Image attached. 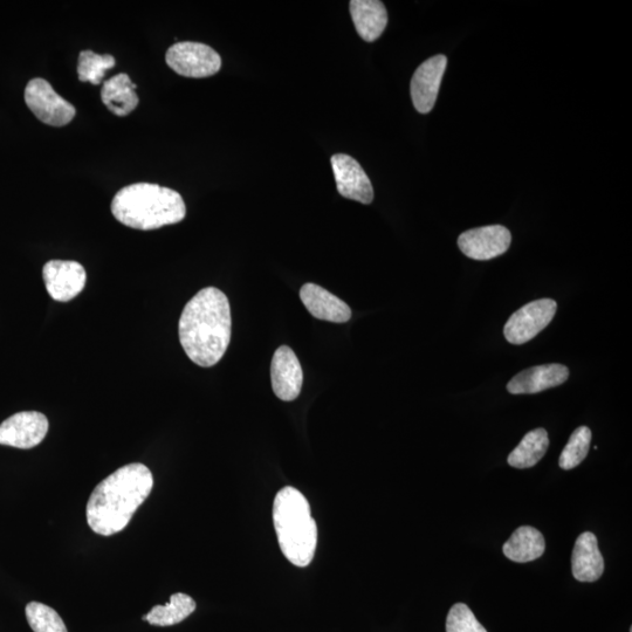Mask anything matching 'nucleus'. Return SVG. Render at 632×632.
I'll return each mask as SVG.
<instances>
[{"instance_id": "nucleus-1", "label": "nucleus", "mask_w": 632, "mask_h": 632, "mask_svg": "<svg viewBox=\"0 0 632 632\" xmlns=\"http://www.w3.org/2000/svg\"><path fill=\"white\" fill-rule=\"evenodd\" d=\"M232 318L228 297L216 287L199 291L185 305L178 333L189 359L210 368L223 359L231 341Z\"/></svg>"}, {"instance_id": "nucleus-2", "label": "nucleus", "mask_w": 632, "mask_h": 632, "mask_svg": "<svg viewBox=\"0 0 632 632\" xmlns=\"http://www.w3.org/2000/svg\"><path fill=\"white\" fill-rule=\"evenodd\" d=\"M153 486V473L146 465L122 466L103 479L89 497L86 510L89 527L103 537L125 530Z\"/></svg>"}, {"instance_id": "nucleus-3", "label": "nucleus", "mask_w": 632, "mask_h": 632, "mask_svg": "<svg viewBox=\"0 0 632 632\" xmlns=\"http://www.w3.org/2000/svg\"><path fill=\"white\" fill-rule=\"evenodd\" d=\"M116 221L135 230L150 231L181 223L187 206L177 191L153 183H135L113 198Z\"/></svg>"}, {"instance_id": "nucleus-4", "label": "nucleus", "mask_w": 632, "mask_h": 632, "mask_svg": "<svg viewBox=\"0 0 632 632\" xmlns=\"http://www.w3.org/2000/svg\"><path fill=\"white\" fill-rule=\"evenodd\" d=\"M273 524L285 558L294 566H309L318 546V526L304 494L291 486L279 491L273 503Z\"/></svg>"}, {"instance_id": "nucleus-5", "label": "nucleus", "mask_w": 632, "mask_h": 632, "mask_svg": "<svg viewBox=\"0 0 632 632\" xmlns=\"http://www.w3.org/2000/svg\"><path fill=\"white\" fill-rule=\"evenodd\" d=\"M166 61L177 74L195 79L212 77L222 68V58L214 48L194 41H182L171 46Z\"/></svg>"}, {"instance_id": "nucleus-6", "label": "nucleus", "mask_w": 632, "mask_h": 632, "mask_svg": "<svg viewBox=\"0 0 632 632\" xmlns=\"http://www.w3.org/2000/svg\"><path fill=\"white\" fill-rule=\"evenodd\" d=\"M25 102L37 118L52 127L68 125L77 114L71 102L60 96L47 80L32 79L25 88Z\"/></svg>"}, {"instance_id": "nucleus-7", "label": "nucleus", "mask_w": 632, "mask_h": 632, "mask_svg": "<svg viewBox=\"0 0 632 632\" xmlns=\"http://www.w3.org/2000/svg\"><path fill=\"white\" fill-rule=\"evenodd\" d=\"M558 309L553 299H540L521 307L506 322L504 335L512 345H524L551 324Z\"/></svg>"}, {"instance_id": "nucleus-8", "label": "nucleus", "mask_w": 632, "mask_h": 632, "mask_svg": "<svg viewBox=\"0 0 632 632\" xmlns=\"http://www.w3.org/2000/svg\"><path fill=\"white\" fill-rule=\"evenodd\" d=\"M48 427V419L41 412H18L0 424V445L24 450L36 448L44 441Z\"/></svg>"}, {"instance_id": "nucleus-9", "label": "nucleus", "mask_w": 632, "mask_h": 632, "mask_svg": "<svg viewBox=\"0 0 632 632\" xmlns=\"http://www.w3.org/2000/svg\"><path fill=\"white\" fill-rule=\"evenodd\" d=\"M43 278L53 300L68 302L84 291L87 273L78 261L51 260L44 266Z\"/></svg>"}, {"instance_id": "nucleus-10", "label": "nucleus", "mask_w": 632, "mask_h": 632, "mask_svg": "<svg viewBox=\"0 0 632 632\" xmlns=\"http://www.w3.org/2000/svg\"><path fill=\"white\" fill-rule=\"evenodd\" d=\"M511 242V232L501 225L465 231L458 238L460 251L473 260H491L503 256L510 249Z\"/></svg>"}, {"instance_id": "nucleus-11", "label": "nucleus", "mask_w": 632, "mask_h": 632, "mask_svg": "<svg viewBox=\"0 0 632 632\" xmlns=\"http://www.w3.org/2000/svg\"><path fill=\"white\" fill-rule=\"evenodd\" d=\"M331 161L336 188L342 197L367 205L374 201L373 184L355 158L336 154Z\"/></svg>"}, {"instance_id": "nucleus-12", "label": "nucleus", "mask_w": 632, "mask_h": 632, "mask_svg": "<svg viewBox=\"0 0 632 632\" xmlns=\"http://www.w3.org/2000/svg\"><path fill=\"white\" fill-rule=\"evenodd\" d=\"M448 58L439 54L417 68L411 80V98L417 112L428 114L434 109Z\"/></svg>"}, {"instance_id": "nucleus-13", "label": "nucleus", "mask_w": 632, "mask_h": 632, "mask_svg": "<svg viewBox=\"0 0 632 632\" xmlns=\"http://www.w3.org/2000/svg\"><path fill=\"white\" fill-rule=\"evenodd\" d=\"M271 380L274 394L279 400H297L304 383V373L297 355L290 347L281 346L274 353L271 364Z\"/></svg>"}, {"instance_id": "nucleus-14", "label": "nucleus", "mask_w": 632, "mask_h": 632, "mask_svg": "<svg viewBox=\"0 0 632 632\" xmlns=\"http://www.w3.org/2000/svg\"><path fill=\"white\" fill-rule=\"evenodd\" d=\"M568 377L569 369L566 366L559 363L544 364L515 375L507 384V390L513 395L538 394L561 386Z\"/></svg>"}, {"instance_id": "nucleus-15", "label": "nucleus", "mask_w": 632, "mask_h": 632, "mask_svg": "<svg viewBox=\"0 0 632 632\" xmlns=\"http://www.w3.org/2000/svg\"><path fill=\"white\" fill-rule=\"evenodd\" d=\"M300 298L314 318L334 324H345L352 318V309L324 287L306 284L301 287Z\"/></svg>"}, {"instance_id": "nucleus-16", "label": "nucleus", "mask_w": 632, "mask_h": 632, "mask_svg": "<svg viewBox=\"0 0 632 632\" xmlns=\"http://www.w3.org/2000/svg\"><path fill=\"white\" fill-rule=\"evenodd\" d=\"M572 570L577 581L595 582L604 572V560L594 533H582L577 538L572 555Z\"/></svg>"}, {"instance_id": "nucleus-17", "label": "nucleus", "mask_w": 632, "mask_h": 632, "mask_svg": "<svg viewBox=\"0 0 632 632\" xmlns=\"http://www.w3.org/2000/svg\"><path fill=\"white\" fill-rule=\"evenodd\" d=\"M350 15L357 33L367 43L379 39L388 24L386 6L379 0H352Z\"/></svg>"}, {"instance_id": "nucleus-18", "label": "nucleus", "mask_w": 632, "mask_h": 632, "mask_svg": "<svg viewBox=\"0 0 632 632\" xmlns=\"http://www.w3.org/2000/svg\"><path fill=\"white\" fill-rule=\"evenodd\" d=\"M137 85L126 73L114 75L111 79L103 82L101 89V100L105 106L115 115L127 116L139 105V95L135 89Z\"/></svg>"}, {"instance_id": "nucleus-19", "label": "nucleus", "mask_w": 632, "mask_h": 632, "mask_svg": "<svg viewBox=\"0 0 632 632\" xmlns=\"http://www.w3.org/2000/svg\"><path fill=\"white\" fill-rule=\"evenodd\" d=\"M545 549L544 535L537 528L522 526L505 542L503 552L511 561L526 563L541 558Z\"/></svg>"}, {"instance_id": "nucleus-20", "label": "nucleus", "mask_w": 632, "mask_h": 632, "mask_svg": "<svg viewBox=\"0 0 632 632\" xmlns=\"http://www.w3.org/2000/svg\"><path fill=\"white\" fill-rule=\"evenodd\" d=\"M549 438L545 429H535L522 438L520 444L508 456V464L515 469H530L546 455Z\"/></svg>"}, {"instance_id": "nucleus-21", "label": "nucleus", "mask_w": 632, "mask_h": 632, "mask_svg": "<svg viewBox=\"0 0 632 632\" xmlns=\"http://www.w3.org/2000/svg\"><path fill=\"white\" fill-rule=\"evenodd\" d=\"M196 610V602L187 594L177 593L164 606H156L143 617L151 625L170 627L181 623Z\"/></svg>"}, {"instance_id": "nucleus-22", "label": "nucleus", "mask_w": 632, "mask_h": 632, "mask_svg": "<svg viewBox=\"0 0 632 632\" xmlns=\"http://www.w3.org/2000/svg\"><path fill=\"white\" fill-rule=\"evenodd\" d=\"M115 65L116 60L111 54L100 56L91 50L82 51L78 61L79 80L98 86Z\"/></svg>"}, {"instance_id": "nucleus-23", "label": "nucleus", "mask_w": 632, "mask_h": 632, "mask_svg": "<svg viewBox=\"0 0 632 632\" xmlns=\"http://www.w3.org/2000/svg\"><path fill=\"white\" fill-rule=\"evenodd\" d=\"M592 443V431L587 427L577 428L570 436L566 448L560 456V467L563 470H573L588 456Z\"/></svg>"}, {"instance_id": "nucleus-24", "label": "nucleus", "mask_w": 632, "mask_h": 632, "mask_svg": "<svg viewBox=\"0 0 632 632\" xmlns=\"http://www.w3.org/2000/svg\"><path fill=\"white\" fill-rule=\"evenodd\" d=\"M25 613L34 632H68L63 618L46 604L31 602L27 604Z\"/></svg>"}, {"instance_id": "nucleus-25", "label": "nucleus", "mask_w": 632, "mask_h": 632, "mask_svg": "<svg viewBox=\"0 0 632 632\" xmlns=\"http://www.w3.org/2000/svg\"><path fill=\"white\" fill-rule=\"evenodd\" d=\"M446 632H487L464 603H457L450 609L446 620Z\"/></svg>"}]
</instances>
